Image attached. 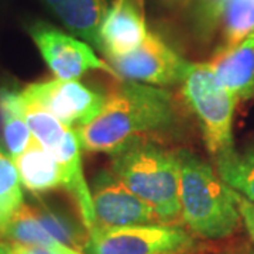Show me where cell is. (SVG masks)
<instances>
[{
    "label": "cell",
    "instance_id": "21",
    "mask_svg": "<svg viewBox=\"0 0 254 254\" xmlns=\"http://www.w3.org/2000/svg\"><path fill=\"white\" fill-rule=\"evenodd\" d=\"M227 0H187V16L192 33L200 43H208L220 26Z\"/></svg>",
    "mask_w": 254,
    "mask_h": 254
},
{
    "label": "cell",
    "instance_id": "2",
    "mask_svg": "<svg viewBox=\"0 0 254 254\" xmlns=\"http://www.w3.org/2000/svg\"><path fill=\"white\" fill-rule=\"evenodd\" d=\"M178 157L182 223L192 235L206 240L232 236L242 222L237 205L239 193L198 155L180 150Z\"/></svg>",
    "mask_w": 254,
    "mask_h": 254
},
{
    "label": "cell",
    "instance_id": "24",
    "mask_svg": "<svg viewBox=\"0 0 254 254\" xmlns=\"http://www.w3.org/2000/svg\"><path fill=\"white\" fill-rule=\"evenodd\" d=\"M33 254H54L50 249L43 247V246H28Z\"/></svg>",
    "mask_w": 254,
    "mask_h": 254
},
{
    "label": "cell",
    "instance_id": "12",
    "mask_svg": "<svg viewBox=\"0 0 254 254\" xmlns=\"http://www.w3.org/2000/svg\"><path fill=\"white\" fill-rule=\"evenodd\" d=\"M209 65L218 82L237 100L254 98V33L232 48H218Z\"/></svg>",
    "mask_w": 254,
    "mask_h": 254
},
{
    "label": "cell",
    "instance_id": "10",
    "mask_svg": "<svg viewBox=\"0 0 254 254\" xmlns=\"http://www.w3.org/2000/svg\"><path fill=\"white\" fill-rule=\"evenodd\" d=\"M91 193L96 226L161 223L154 209L134 195L112 171H102L95 177Z\"/></svg>",
    "mask_w": 254,
    "mask_h": 254
},
{
    "label": "cell",
    "instance_id": "20",
    "mask_svg": "<svg viewBox=\"0 0 254 254\" xmlns=\"http://www.w3.org/2000/svg\"><path fill=\"white\" fill-rule=\"evenodd\" d=\"M24 203L21 190V181L18 177L16 164L11 155H7L0 148V235L3 236L6 227Z\"/></svg>",
    "mask_w": 254,
    "mask_h": 254
},
{
    "label": "cell",
    "instance_id": "9",
    "mask_svg": "<svg viewBox=\"0 0 254 254\" xmlns=\"http://www.w3.org/2000/svg\"><path fill=\"white\" fill-rule=\"evenodd\" d=\"M108 63L123 81L158 86L181 83L190 65L154 33H148L144 41L133 51L112 58Z\"/></svg>",
    "mask_w": 254,
    "mask_h": 254
},
{
    "label": "cell",
    "instance_id": "13",
    "mask_svg": "<svg viewBox=\"0 0 254 254\" xmlns=\"http://www.w3.org/2000/svg\"><path fill=\"white\" fill-rule=\"evenodd\" d=\"M63 26L98 50L100 27L109 9L108 0H43Z\"/></svg>",
    "mask_w": 254,
    "mask_h": 254
},
{
    "label": "cell",
    "instance_id": "8",
    "mask_svg": "<svg viewBox=\"0 0 254 254\" xmlns=\"http://www.w3.org/2000/svg\"><path fill=\"white\" fill-rule=\"evenodd\" d=\"M24 102L50 112L66 126L78 128L95 119L103 108L106 96L85 86L76 79L37 82L20 92Z\"/></svg>",
    "mask_w": 254,
    "mask_h": 254
},
{
    "label": "cell",
    "instance_id": "18",
    "mask_svg": "<svg viewBox=\"0 0 254 254\" xmlns=\"http://www.w3.org/2000/svg\"><path fill=\"white\" fill-rule=\"evenodd\" d=\"M33 209L40 223L57 242L83 252L89 237V232L86 227H81L66 215L47 206L43 202H40V205Z\"/></svg>",
    "mask_w": 254,
    "mask_h": 254
},
{
    "label": "cell",
    "instance_id": "4",
    "mask_svg": "<svg viewBox=\"0 0 254 254\" xmlns=\"http://www.w3.org/2000/svg\"><path fill=\"white\" fill-rule=\"evenodd\" d=\"M181 93L199 123L209 154L216 158L233 150L237 99L219 83L208 63H190L181 81Z\"/></svg>",
    "mask_w": 254,
    "mask_h": 254
},
{
    "label": "cell",
    "instance_id": "3",
    "mask_svg": "<svg viewBox=\"0 0 254 254\" xmlns=\"http://www.w3.org/2000/svg\"><path fill=\"white\" fill-rule=\"evenodd\" d=\"M110 171L158 215L163 225L182 222L178 151L153 141L136 143L112 154Z\"/></svg>",
    "mask_w": 254,
    "mask_h": 254
},
{
    "label": "cell",
    "instance_id": "17",
    "mask_svg": "<svg viewBox=\"0 0 254 254\" xmlns=\"http://www.w3.org/2000/svg\"><path fill=\"white\" fill-rule=\"evenodd\" d=\"M222 43L219 48H232L254 33V0H227L220 18Z\"/></svg>",
    "mask_w": 254,
    "mask_h": 254
},
{
    "label": "cell",
    "instance_id": "25",
    "mask_svg": "<svg viewBox=\"0 0 254 254\" xmlns=\"http://www.w3.org/2000/svg\"><path fill=\"white\" fill-rule=\"evenodd\" d=\"M0 254H14L13 245H7V243L0 242Z\"/></svg>",
    "mask_w": 254,
    "mask_h": 254
},
{
    "label": "cell",
    "instance_id": "27",
    "mask_svg": "<svg viewBox=\"0 0 254 254\" xmlns=\"http://www.w3.org/2000/svg\"><path fill=\"white\" fill-rule=\"evenodd\" d=\"M168 1H174V0H168Z\"/></svg>",
    "mask_w": 254,
    "mask_h": 254
},
{
    "label": "cell",
    "instance_id": "22",
    "mask_svg": "<svg viewBox=\"0 0 254 254\" xmlns=\"http://www.w3.org/2000/svg\"><path fill=\"white\" fill-rule=\"evenodd\" d=\"M237 205H239V212H240V216H242V222L245 223L246 229L249 232V236L252 237L254 243V202L246 199L242 195H239Z\"/></svg>",
    "mask_w": 254,
    "mask_h": 254
},
{
    "label": "cell",
    "instance_id": "19",
    "mask_svg": "<svg viewBox=\"0 0 254 254\" xmlns=\"http://www.w3.org/2000/svg\"><path fill=\"white\" fill-rule=\"evenodd\" d=\"M3 236L10 239L13 243L23 246H43L51 249L57 243L54 237L40 223L34 209L26 203H23L13 215Z\"/></svg>",
    "mask_w": 254,
    "mask_h": 254
},
{
    "label": "cell",
    "instance_id": "23",
    "mask_svg": "<svg viewBox=\"0 0 254 254\" xmlns=\"http://www.w3.org/2000/svg\"><path fill=\"white\" fill-rule=\"evenodd\" d=\"M50 250L54 254H85L83 252H79V250L72 249V247H69V246L63 245V243H60V242H57Z\"/></svg>",
    "mask_w": 254,
    "mask_h": 254
},
{
    "label": "cell",
    "instance_id": "7",
    "mask_svg": "<svg viewBox=\"0 0 254 254\" xmlns=\"http://www.w3.org/2000/svg\"><path fill=\"white\" fill-rule=\"evenodd\" d=\"M28 33L41 53L44 61L60 79H78L88 71H105L116 81L119 73L108 61L100 60L86 41L78 40L46 21H34L28 26Z\"/></svg>",
    "mask_w": 254,
    "mask_h": 254
},
{
    "label": "cell",
    "instance_id": "6",
    "mask_svg": "<svg viewBox=\"0 0 254 254\" xmlns=\"http://www.w3.org/2000/svg\"><path fill=\"white\" fill-rule=\"evenodd\" d=\"M195 235L178 225H133L89 230L85 254H195Z\"/></svg>",
    "mask_w": 254,
    "mask_h": 254
},
{
    "label": "cell",
    "instance_id": "1",
    "mask_svg": "<svg viewBox=\"0 0 254 254\" xmlns=\"http://www.w3.org/2000/svg\"><path fill=\"white\" fill-rule=\"evenodd\" d=\"M181 119L173 93L125 81L106 96L99 115L75 133L82 150L112 155L128 145L171 134L180 128Z\"/></svg>",
    "mask_w": 254,
    "mask_h": 254
},
{
    "label": "cell",
    "instance_id": "5",
    "mask_svg": "<svg viewBox=\"0 0 254 254\" xmlns=\"http://www.w3.org/2000/svg\"><path fill=\"white\" fill-rule=\"evenodd\" d=\"M21 103L31 134L58 164L63 173L64 190L72 198L81 215L82 223L89 232L92 227L96 226V216L91 188L83 175L81 144L75 128L61 123L50 112L34 103L23 99Z\"/></svg>",
    "mask_w": 254,
    "mask_h": 254
},
{
    "label": "cell",
    "instance_id": "26",
    "mask_svg": "<svg viewBox=\"0 0 254 254\" xmlns=\"http://www.w3.org/2000/svg\"><path fill=\"white\" fill-rule=\"evenodd\" d=\"M223 254H237V253H223Z\"/></svg>",
    "mask_w": 254,
    "mask_h": 254
},
{
    "label": "cell",
    "instance_id": "11",
    "mask_svg": "<svg viewBox=\"0 0 254 254\" xmlns=\"http://www.w3.org/2000/svg\"><path fill=\"white\" fill-rule=\"evenodd\" d=\"M99 36L108 61L137 48L148 36L144 0H112Z\"/></svg>",
    "mask_w": 254,
    "mask_h": 254
},
{
    "label": "cell",
    "instance_id": "15",
    "mask_svg": "<svg viewBox=\"0 0 254 254\" xmlns=\"http://www.w3.org/2000/svg\"><path fill=\"white\" fill-rule=\"evenodd\" d=\"M0 115L3 123V137L11 158L20 155L34 140L24 118L20 92L0 91Z\"/></svg>",
    "mask_w": 254,
    "mask_h": 254
},
{
    "label": "cell",
    "instance_id": "14",
    "mask_svg": "<svg viewBox=\"0 0 254 254\" xmlns=\"http://www.w3.org/2000/svg\"><path fill=\"white\" fill-rule=\"evenodd\" d=\"M21 184L40 195L58 188H64L63 173L53 155L38 141L33 140L27 148L13 158Z\"/></svg>",
    "mask_w": 254,
    "mask_h": 254
},
{
    "label": "cell",
    "instance_id": "16",
    "mask_svg": "<svg viewBox=\"0 0 254 254\" xmlns=\"http://www.w3.org/2000/svg\"><path fill=\"white\" fill-rule=\"evenodd\" d=\"M219 177L246 199L254 202V148L230 150L215 158Z\"/></svg>",
    "mask_w": 254,
    "mask_h": 254
}]
</instances>
